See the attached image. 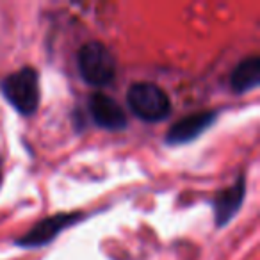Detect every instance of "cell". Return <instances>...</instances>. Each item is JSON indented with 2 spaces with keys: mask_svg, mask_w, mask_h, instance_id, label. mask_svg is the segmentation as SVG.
Returning a JSON list of instances; mask_svg holds the SVG:
<instances>
[{
  "mask_svg": "<svg viewBox=\"0 0 260 260\" xmlns=\"http://www.w3.org/2000/svg\"><path fill=\"white\" fill-rule=\"evenodd\" d=\"M2 93L6 100L23 116H30L40 107V77L34 68H22L8 75L2 82Z\"/></svg>",
  "mask_w": 260,
  "mask_h": 260,
  "instance_id": "obj_1",
  "label": "cell"
},
{
  "mask_svg": "<svg viewBox=\"0 0 260 260\" xmlns=\"http://www.w3.org/2000/svg\"><path fill=\"white\" fill-rule=\"evenodd\" d=\"M126 100L132 112L143 121H160L171 112V102L166 91L152 82L132 84Z\"/></svg>",
  "mask_w": 260,
  "mask_h": 260,
  "instance_id": "obj_2",
  "label": "cell"
},
{
  "mask_svg": "<svg viewBox=\"0 0 260 260\" xmlns=\"http://www.w3.org/2000/svg\"><path fill=\"white\" fill-rule=\"evenodd\" d=\"M77 66L80 77L89 86H107L116 77V59L98 41L86 43L77 54Z\"/></svg>",
  "mask_w": 260,
  "mask_h": 260,
  "instance_id": "obj_3",
  "label": "cell"
},
{
  "mask_svg": "<svg viewBox=\"0 0 260 260\" xmlns=\"http://www.w3.org/2000/svg\"><path fill=\"white\" fill-rule=\"evenodd\" d=\"M79 212L75 214H57V216L47 217V219L40 221L32 230L27 232L23 237L16 239V244L22 248H38V246L48 244L52 239H55L66 226L73 224L79 219Z\"/></svg>",
  "mask_w": 260,
  "mask_h": 260,
  "instance_id": "obj_4",
  "label": "cell"
},
{
  "mask_svg": "<svg viewBox=\"0 0 260 260\" xmlns=\"http://www.w3.org/2000/svg\"><path fill=\"white\" fill-rule=\"evenodd\" d=\"M217 118V112L205 111L196 112L192 116H185L180 121H177L166 134L168 145H184L192 139H196L200 134H203Z\"/></svg>",
  "mask_w": 260,
  "mask_h": 260,
  "instance_id": "obj_5",
  "label": "cell"
},
{
  "mask_svg": "<svg viewBox=\"0 0 260 260\" xmlns=\"http://www.w3.org/2000/svg\"><path fill=\"white\" fill-rule=\"evenodd\" d=\"M89 112L93 121L105 130H123L128 123L123 109L104 93H94L89 98Z\"/></svg>",
  "mask_w": 260,
  "mask_h": 260,
  "instance_id": "obj_6",
  "label": "cell"
},
{
  "mask_svg": "<svg viewBox=\"0 0 260 260\" xmlns=\"http://www.w3.org/2000/svg\"><path fill=\"white\" fill-rule=\"evenodd\" d=\"M246 192V180L244 177H239V180L235 182L232 187L221 191L214 200V214H216V226H224L228 221H232V217L235 216L239 209L242 205Z\"/></svg>",
  "mask_w": 260,
  "mask_h": 260,
  "instance_id": "obj_7",
  "label": "cell"
},
{
  "mask_svg": "<svg viewBox=\"0 0 260 260\" xmlns=\"http://www.w3.org/2000/svg\"><path fill=\"white\" fill-rule=\"evenodd\" d=\"M260 82V59L256 55L241 61L232 72L230 86L235 93H246L258 86Z\"/></svg>",
  "mask_w": 260,
  "mask_h": 260,
  "instance_id": "obj_8",
  "label": "cell"
}]
</instances>
